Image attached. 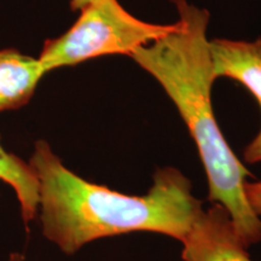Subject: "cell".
<instances>
[{
    "label": "cell",
    "mask_w": 261,
    "mask_h": 261,
    "mask_svg": "<svg viewBox=\"0 0 261 261\" xmlns=\"http://www.w3.org/2000/svg\"><path fill=\"white\" fill-rule=\"evenodd\" d=\"M9 260H10V261H27V260H25V256L23 255V254L17 253V252L10 254Z\"/></svg>",
    "instance_id": "obj_11"
},
{
    "label": "cell",
    "mask_w": 261,
    "mask_h": 261,
    "mask_svg": "<svg viewBox=\"0 0 261 261\" xmlns=\"http://www.w3.org/2000/svg\"><path fill=\"white\" fill-rule=\"evenodd\" d=\"M175 31L139 47L130 57L151 74L177 107L197 146L208 180V200L223 205L247 248L261 242V218L246 196L250 172L228 146L212 107L207 10L187 5Z\"/></svg>",
    "instance_id": "obj_2"
},
{
    "label": "cell",
    "mask_w": 261,
    "mask_h": 261,
    "mask_svg": "<svg viewBox=\"0 0 261 261\" xmlns=\"http://www.w3.org/2000/svg\"><path fill=\"white\" fill-rule=\"evenodd\" d=\"M213 74L230 77L253 94L261 109V38L255 41L214 39L210 41Z\"/></svg>",
    "instance_id": "obj_5"
},
{
    "label": "cell",
    "mask_w": 261,
    "mask_h": 261,
    "mask_svg": "<svg viewBox=\"0 0 261 261\" xmlns=\"http://www.w3.org/2000/svg\"><path fill=\"white\" fill-rule=\"evenodd\" d=\"M92 2V0H70V8L73 11H77V10H80L85 8L89 3Z\"/></svg>",
    "instance_id": "obj_10"
},
{
    "label": "cell",
    "mask_w": 261,
    "mask_h": 261,
    "mask_svg": "<svg viewBox=\"0 0 261 261\" xmlns=\"http://www.w3.org/2000/svg\"><path fill=\"white\" fill-rule=\"evenodd\" d=\"M0 180L14 189L21 217L28 225L39 211V180L31 163L6 151L0 137Z\"/></svg>",
    "instance_id": "obj_7"
},
{
    "label": "cell",
    "mask_w": 261,
    "mask_h": 261,
    "mask_svg": "<svg viewBox=\"0 0 261 261\" xmlns=\"http://www.w3.org/2000/svg\"><path fill=\"white\" fill-rule=\"evenodd\" d=\"M46 73L39 58L16 48L0 50V113L19 109L29 103Z\"/></svg>",
    "instance_id": "obj_6"
},
{
    "label": "cell",
    "mask_w": 261,
    "mask_h": 261,
    "mask_svg": "<svg viewBox=\"0 0 261 261\" xmlns=\"http://www.w3.org/2000/svg\"><path fill=\"white\" fill-rule=\"evenodd\" d=\"M29 163L39 180L42 234L65 255L96 240L133 232L181 242L202 208L190 179L174 167L156 169L148 192L138 196L81 178L42 139L35 142Z\"/></svg>",
    "instance_id": "obj_1"
},
{
    "label": "cell",
    "mask_w": 261,
    "mask_h": 261,
    "mask_svg": "<svg viewBox=\"0 0 261 261\" xmlns=\"http://www.w3.org/2000/svg\"><path fill=\"white\" fill-rule=\"evenodd\" d=\"M244 160L247 163L261 162V128L255 138L244 149Z\"/></svg>",
    "instance_id": "obj_9"
},
{
    "label": "cell",
    "mask_w": 261,
    "mask_h": 261,
    "mask_svg": "<svg viewBox=\"0 0 261 261\" xmlns=\"http://www.w3.org/2000/svg\"><path fill=\"white\" fill-rule=\"evenodd\" d=\"M76 22L58 38L45 41L39 61L46 71L108 56H132L139 47L175 31L177 23L155 24L135 17L117 0H92Z\"/></svg>",
    "instance_id": "obj_3"
},
{
    "label": "cell",
    "mask_w": 261,
    "mask_h": 261,
    "mask_svg": "<svg viewBox=\"0 0 261 261\" xmlns=\"http://www.w3.org/2000/svg\"><path fill=\"white\" fill-rule=\"evenodd\" d=\"M169 2L173 3V4L177 6L178 11H179V10H181L182 8H185V6L188 5L187 0H169Z\"/></svg>",
    "instance_id": "obj_12"
},
{
    "label": "cell",
    "mask_w": 261,
    "mask_h": 261,
    "mask_svg": "<svg viewBox=\"0 0 261 261\" xmlns=\"http://www.w3.org/2000/svg\"><path fill=\"white\" fill-rule=\"evenodd\" d=\"M181 244L184 261H253L230 214L219 203L201 208Z\"/></svg>",
    "instance_id": "obj_4"
},
{
    "label": "cell",
    "mask_w": 261,
    "mask_h": 261,
    "mask_svg": "<svg viewBox=\"0 0 261 261\" xmlns=\"http://www.w3.org/2000/svg\"><path fill=\"white\" fill-rule=\"evenodd\" d=\"M246 196L252 210L261 217V181L246 182Z\"/></svg>",
    "instance_id": "obj_8"
}]
</instances>
